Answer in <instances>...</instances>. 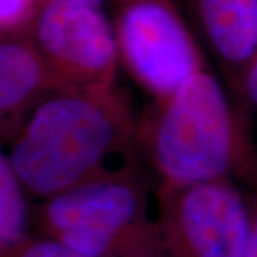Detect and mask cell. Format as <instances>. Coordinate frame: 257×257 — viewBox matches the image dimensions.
Here are the masks:
<instances>
[{"label": "cell", "mask_w": 257, "mask_h": 257, "mask_svg": "<svg viewBox=\"0 0 257 257\" xmlns=\"http://www.w3.org/2000/svg\"><path fill=\"white\" fill-rule=\"evenodd\" d=\"M136 120L117 84L55 89L6 150L28 197L43 202L140 159Z\"/></svg>", "instance_id": "1"}, {"label": "cell", "mask_w": 257, "mask_h": 257, "mask_svg": "<svg viewBox=\"0 0 257 257\" xmlns=\"http://www.w3.org/2000/svg\"><path fill=\"white\" fill-rule=\"evenodd\" d=\"M30 220L28 194L0 145V257H15L29 237Z\"/></svg>", "instance_id": "9"}, {"label": "cell", "mask_w": 257, "mask_h": 257, "mask_svg": "<svg viewBox=\"0 0 257 257\" xmlns=\"http://www.w3.org/2000/svg\"><path fill=\"white\" fill-rule=\"evenodd\" d=\"M160 257H244L251 206L231 180L156 187Z\"/></svg>", "instance_id": "5"}, {"label": "cell", "mask_w": 257, "mask_h": 257, "mask_svg": "<svg viewBox=\"0 0 257 257\" xmlns=\"http://www.w3.org/2000/svg\"><path fill=\"white\" fill-rule=\"evenodd\" d=\"M25 33L56 89L117 84L119 55L103 8L40 0Z\"/></svg>", "instance_id": "6"}, {"label": "cell", "mask_w": 257, "mask_h": 257, "mask_svg": "<svg viewBox=\"0 0 257 257\" xmlns=\"http://www.w3.org/2000/svg\"><path fill=\"white\" fill-rule=\"evenodd\" d=\"M136 136L156 187L231 180L257 192V147L246 110L207 67L150 99L138 116Z\"/></svg>", "instance_id": "2"}, {"label": "cell", "mask_w": 257, "mask_h": 257, "mask_svg": "<svg viewBox=\"0 0 257 257\" xmlns=\"http://www.w3.org/2000/svg\"><path fill=\"white\" fill-rule=\"evenodd\" d=\"M40 0H0V36L25 30Z\"/></svg>", "instance_id": "10"}, {"label": "cell", "mask_w": 257, "mask_h": 257, "mask_svg": "<svg viewBox=\"0 0 257 257\" xmlns=\"http://www.w3.org/2000/svg\"><path fill=\"white\" fill-rule=\"evenodd\" d=\"M32 219L42 236L90 256L160 257L139 163L40 202Z\"/></svg>", "instance_id": "3"}, {"label": "cell", "mask_w": 257, "mask_h": 257, "mask_svg": "<svg viewBox=\"0 0 257 257\" xmlns=\"http://www.w3.org/2000/svg\"><path fill=\"white\" fill-rule=\"evenodd\" d=\"M25 30L0 36V133L9 138L30 110L55 90Z\"/></svg>", "instance_id": "8"}, {"label": "cell", "mask_w": 257, "mask_h": 257, "mask_svg": "<svg viewBox=\"0 0 257 257\" xmlns=\"http://www.w3.org/2000/svg\"><path fill=\"white\" fill-rule=\"evenodd\" d=\"M248 196L251 206V217L244 257H257V192H248Z\"/></svg>", "instance_id": "13"}, {"label": "cell", "mask_w": 257, "mask_h": 257, "mask_svg": "<svg viewBox=\"0 0 257 257\" xmlns=\"http://www.w3.org/2000/svg\"><path fill=\"white\" fill-rule=\"evenodd\" d=\"M230 87L257 52V0H189Z\"/></svg>", "instance_id": "7"}, {"label": "cell", "mask_w": 257, "mask_h": 257, "mask_svg": "<svg viewBox=\"0 0 257 257\" xmlns=\"http://www.w3.org/2000/svg\"><path fill=\"white\" fill-rule=\"evenodd\" d=\"M120 64L150 99L173 92L206 60L173 0H106Z\"/></svg>", "instance_id": "4"}, {"label": "cell", "mask_w": 257, "mask_h": 257, "mask_svg": "<svg viewBox=\"0 0 257 257\" xmlns=\"http://www.w3.org/2000/svg\"><path fill=\"white\" fill-rule=\"evenodd\" d=\"M231 90L243 110H257V52L241 70Z\"/></svg>", "instance_id": "12"}, {"label": "cell", "mask_w": 257, "mask_h": 257, "mask_svg": "<svg viewBox=\"0 0 257 257\" xmlns=\"http://www.w3.org/2000/svg\"><path fill=\"white\" fill-rule=\"evenodd\" d=\"M79 3H84V5H90V6H96V8H104V2L106 0H74Z\"/></svg>", "instance_id": "14"}, {"label": "cell", "mask_w": 257, "mask_h": 257, "mask_svg": "<svg viewBox=\"0 0 257 257\" xmlns=\"http://www.w3.org/2000/svg\"><path fill=\"white\" fill-rule=\"evenodd\" d=\"M15 257H94L66 246L46 236L30 237L19 247Z\"/></svg>", "instance_id": "11"}]
</instances>
